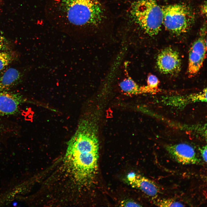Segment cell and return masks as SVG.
I'll use <instances>...</instances> for the list:
<instances>
[{
  "instance_id": "cell-11",
  "label": "cell",
  "mask_w": 207,
  "mask_h": 207,
  "mask_svg": "<svg viewBox=\"0 0 207 207\" xmlns=\"http://www.w3.org/2000/svg\"><path fill=\"white\" fill-rule=\"evenodd\" d=\"M119 85L122 90L127 94L142 93V87L139 86L130 77L125 79L120 82Z\"/></svg>"
},
{
  "instance_id": "cell-2",
  "label": "cell",
  "mask_w": 207,
  "mask_h": 207,
  "mask_svg": "<svg viewBox=\"0 0 207 207\" xmlns=\"http://www.w3.org/2000/svg\"><path fill=\"white\" fill-rule=\"evenodd\" d=\"M99 150L97 126L92 120L82 119L68 143L65 157L67 165L80 178L89 177L97 170Z\"/></svg>"
},
{
  "instance_id": "cell-8",
  "label": "cell",
  "mask_w": 207,
  "mask_h": 207,
  "mask_svg": "<svg viewBox=\"0 0 207 207\" xmlns=\"http://www.w3.org/2000/svg\"><path fill=\"white\" fill-rule=\"evenodd\" d=\"M26 100L18 93L4 91L0 92V116L14 114L20 105Z\"/></svg>"
},
{
  "instance_id": "cell-6",
  "label": "cell",
  "mask_w": 207,
  "mask_h": 207,
  "mask_svg": "<svg viewBox=\"0 0 207 207\" xmlns=\"http://www.w3.org/2000/svg\"><path fill=\"white\" fill-rule=\"evenodd\" d=\"M206 41L204 38H198L192 44L189 51L188 72L192 76L202 67L206 55Z\"/></svg>"
},
{
  "instance_id": "cell-17",
  "label": "cell",
  "mask_w": 207,
  "mask_h": 207,
  "mask_svg": "<svg viewBox=\"0 0 207 207\" xmlns=\"http://www.w3.org/2000/svg\"><path fill=\"white\" fill-rule=\"evenodd\" d=\"M5 44V42L4 38L0 35V50L4 47Z\"/></svg>"
},
{
  "instance_id": "cell-4",
  "label": "cell",
  "mask_w": 207,
  "mask_h": 207,
  "mask_svg": "<svg viewBox=\"0 0 207 207\" xmlns=\"http://www.w3.org/2000/svg\"><path fill=\"white\" fill-rule=\"evenodd\" d=\"M163 25L170 32L177 34L186 32L192 25L194 14L188 6L182 4L170 5L162 7Z\"/></svg>"
},
{
  "instance_id": "cell-9",
  "label": "cell",
  "mask_w": 207,
  "mask_h": 207,
  "mask_svg": "<svg viewBox=\"0 0 207 207\" xmlns=\"http://www.w3.org/2000/svg\"><path fill=\"white\" fill-rule=\"evenodd\" d=\"M127 177L129 184L132 187L138 189L149 196H156L160 192V189L156 183L145 177L132 172Z\"/></svg>"
},
{
  "instance_id": "cell-16",
  "label": "cell",
  "mask_w": 207,
  "mask_h": 207,
  "mask_svg": "<svg viewBox=\"0 0 207 207\" xmlns=\"http://www.w3.org/2000/svg\"><path fill=\"white\" fill-rule=\"evenodd\" d=\"M202 156L204 161L207 162V146L205 145L199 148Z\"/></svg>"
},
{
  "instance_id": "cell-5",
  "label": "cell",
  "mask_w": 207,
  "mask_h": 207,
  "mask_svg": "<svg viewBox=\"0 0 207 207\" xmlns=\"http://www.w3.org/2000/svg\"><path fill=\"white\" fill-rule=\"evenodd\" d=\"M156 64L159 71L166 74L178 72L181 67V61L177 51L168 47L162 50L156 59Z\"/></svg>"
},
{
  "instance_id": "cell-3",
  "label": "cell",
  "mask_w": 207,
  "mask_h": 207,
  "mask_svg": "<svg viewBox=\"0 0 207 207\" xmlns=\"http://www.w3.org/2000/svg\"><path fill=\"white\" fill-rule=\"evenodd\" d=\"M130 14L134 21L149 35L157 34L163 25L162 7L154 0H140L131 5Z\"/></svg>"
},
{
  "instance_id": "cell-1",
  "label": "cell",
  "mask_w": 207,
  "mask_h": 207,
  "mask_svg": "<svg viewBox=\"0 0 207 207\" xmlns=\"http://www.w3.org/2000/svg\"><path fill=\"white\" fill-rule=\"evenodd\" d=\"M45 13L57 30L80 42L86 31L103 21L105 12L98 0H48Z\"/></svg>"
},
{
  "instance_id": "cell-12",
  "label": "cell",
  "mask_w": 207,
  "mask_h": 207,
  "mask_svg": "<svg viewBox=\"0 0 207 207\" xmlns=\"http://www.w3.org/2000/svg\"><path fill=\"white\" fill-rule=\"evenodd\" d=\"M147 85L143 87L144 93L156 92L158 90L159 83V80L155 76L149 75L147 79Z\"/></svg>"
},
{
  "instance_id": "cell-13",
  "label": "cell",
  "mask_w": 207,
  "mask_h": 207,
  "mask_svg": "<svg viewBox=\"0 0 207 207\" xmlns=\"http://www.w3.org/2000/svg\"><path fill=\"white\" fill-rule=\"evenodd\" d=\"M13 57L12 54L9 52H0V72L12 62Z\"/></svg>"
},
{
  "instance_id": "cell-7",
  "label": "cell",
  "mask_w": 207,
  "mask_h": 207,
  "mask_svg": "<svg viewBox=\"0 0 207 207\" xmlns=\"http://www.w3.org/2000/svg\"><path fill=\"white\" fill-rule=\"evenodd\" d=\"M170 156L176 162L183 164H195L200 162L194 148L191 145L181 143L166 146Z\"/></svg>"
},
{
  "instance_id": "cell-15",
  "label": "cell",
  "mask_w": 207,
  "mask_h": 207,
  "mask_svg": "<svg viewBox=\"0 0 207 207\" xmlns=\"http://www.w3.org/2000/svg\"><path fill=\"white\" fill-rule=\"evenodd\" d=\"M121 206L125 207H140L141 206L138 203L132 200H125L120 204Z\"/></svg>"
},
{
  "instance_id": "cell-14",
  "label": "cell",
  "mask_w": 207,
  "mask_h": 207,
  "mask_svg": "<svg viewBox=\"0 0 207 207\" xmlns=\"http://www.w3.org/2000/svg\"><path fill=\"white\" fill-rule=\"evenodd\" d=\"M155 204L160 207H183L182 203L171 199H163L158 200Z\"/></svg>"
},
{
  "instance_id": "cell-18",
  "label": "cell",
  "mask_w": 207,
  "mask_h": 207,
  "mask_svg": "<svg viewBox=\"0 0 207 207\" xmlns=\"http://www.w3.org/2000/svg\"><path fill=\"white\" fill-rule=\"evenodd\" d=\"M1 124H0V131L1 130Z\"/></svg>"
},
{
  "instance_id": "cell-10",
  "label": "cell",
  "mask_w": 207,
  "mask_h": 207,
  "mask_svg": "<svg viewBox=\"0 0 207 207\" xmlns=\"http://www.w3.org/2000/svg\"><path fill=\"white\" fill-rule=\"evenodd\" d=\"M21 72L16 69H8L0 75V92L6 91L16 85L20 80Z\"/></svg>"
}]
</instances>
